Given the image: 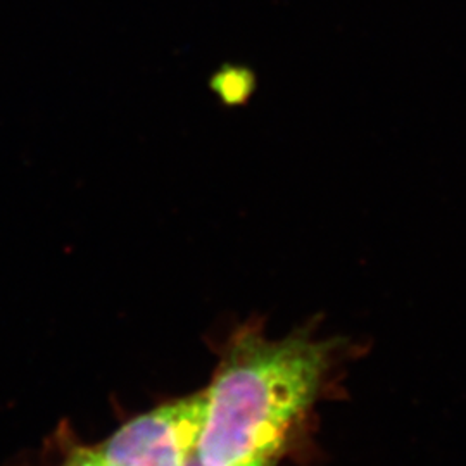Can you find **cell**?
<instances>
[{
	"mask_svg": "<svg viewBox=\"0 0 466 466\" xmlns=\"http://www.w3.org/2000/svg\"><path fill=\"white\" fill-rule=\"evenodd\" d=\"M258 86L256 73L246 65L225 63L211 75L209 88L225 107L246 106Z\"/></svg>",
	"mask_w": 466,
	"mask_h": 466,
	"instance_id": "obj_3",
	"label": "cell"
},
{
	"mask_svg": "<svg viewBox=\"0 0 466 466\" xmlns=\"http://www.w3.org/2000/svg\"><path fill=\"white\" fill-rule=\"evenodd\" d=\"M204 413V392L161 404L123 423L96 446L104 466H188Z\"/></svg>",
	"mask_w": 466,
	"mask_h": 466,
	"instance_id": "obj_2",
	"label": "cell"
},
{
	"mask_svg": "<svg viewBox=\"0 0 466 466\" xmlns=\"http://www.w3.org/2000/svg\"><path fill=\"white\" fill-rule=\"evenodd\" d=\"M332 344L309 337L237 335L204 390L194 460L200 466L275 463L315 404Z\"/></svg>",
	"mask_w": 466,
	"mask_h": 466,
	"instance_id": "obj_1",
	"label": "cell"
},
{
	"mask_svg": "<svg viewBox=\"0 0 466 466\" xmlns=\"http://www.w3.org/2000/svg\"><path fill=\"white\" fill-rule=\"evenodd\" d=\"M61 456L54 466H104L96 446H86L76 441L71 432L57 433Z\"/></svg>",
	"mask_w": 466,
	"mask_h": 466,
	"instance_id": "obj_4",
	"label": "cell"
},
{
	"mask_svg": "<svg viewBox=\"0 0 466 466\" xmlns=\"http://www.w3.org/2000/svg\"><path fill=\"white\" fill-rule=\"evenodd\" d=\"M188 466H200L196 460H192L190 461V465ZM246 466H275V463H254V465H246Z\"/></svg>",
	"mask_w": 466,
	"mask_h": 466,
	"instance_id": "obj_5",
	"label": "cell"
}]
</instances>
